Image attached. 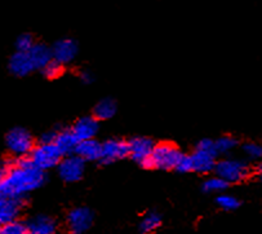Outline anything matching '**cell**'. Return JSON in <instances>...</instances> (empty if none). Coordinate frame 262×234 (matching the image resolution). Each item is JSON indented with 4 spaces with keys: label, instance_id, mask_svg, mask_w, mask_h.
Returning <instances> with one entry per match:
<instances>
[{
    "label": "cell",
    "instance_id": "1",
    "mask_svg": "<svg viewBox=\"0 0 262 234\" xmlns=\"http://www.w3.org/2000/svg\"><path fill=\"white\" fill-rule=\"evenodd\" d=\"M46 183V171L34 166L29 157L17 158L8 163L6 179L0 186V193L11 198L24 199L31 192Z\"/></svg>",
    "mask_w": 262,
    "mask_h": 234
},
{
    "label": "cell",
    "instance_id": "2",
    "mask_svg": "<svg viewBox=\"0 0 262 234\" xmlns=\"http://www.w3.org/2000/svg\"><path fill=\"white\" fill-rule=\"evenodd\" d=\"M214 174L224 179L227 184L243 183L251 176V166L246 161L232 157H225L222 159H217Z\"/></svg>",
    "mask_w": 262,
    "mask_h": 234
},
{
    "label": "cell",
    "instance_id": "3",
    "mask_svg": "<svg viewBox=\"0 0 262 234\" xmlns=\"http://www.w3.org/2000/svg\"><path fill=\"white\" fill-rule=\"evenodd\" d=\"M191 157L192 172H196L200 175H207L209 172L214 171L219 154L214 147V140L203 139L195 146V150Z\"/></svg>",
    "mask_w": 262,
    "mask_h": 234
},
{
    "label": "cell",
    "instance_id": "4",
    "mask_svg": "<svg viewBox=\"0 0 262 234\" xmlns=\"http://www.w3.org/2000/svg\"><path fill=\"white\" fill-rule=\"evenodd\" d=\"M63 154L60 152V149L56 146L54 142H41L36 144L31 150L29 158L33 162L34 166L43 171L56 168L57 164L60 163L62 159Z\"/></svg>",
    "mask_w": 262,
    "mask_h": 234
},
{
    "label": "cell",
    "instance_id": "5",
    "mask_svg": "<svg viewBox=\"0 0 262 234\" xmlns=\"http://www.w3.org/2000/svg\"><path fill=\"white\" fill-rule=\"evenodd\" d=\"M181 154V150L170 142L155 144L151 159H150V168L163 169V171L174 169Z\"/></svg>",
    "mask_w": 262,
    "mask_h": 234
},
{
    "label": "cell",
    "instance_id": "6",
    "mask_svg": "<svg viewBox=\"0 0 262 234\" xmlns=\"http://www.w3.org/2000/svg\"><path fill=\"white\" fill-rule=\"evenodd\" d=\"M6 145L16 158H22L30 155L31 150L35 146V140L26 128L16 127L7 134Z\"/></svg>",
    "mask_w": 262,
    "mask_h": 234
},
{
    "label": "cell",
    "instance_id": "7",
    "mask_svg": "<svg viewBox=\"0 0 262 234\" xmlns=\"http://www.w3.org/2000/svg\"><path fill=\"white\" fill-rule=\"evenodd\" d=\"M154 146L155 142L150 137H132L128 140V157H130V159L140 164L141 167L150 168V159H151Z\"/></svg>",
    "mask_w": 262,
    "mask_h": 234
},
{
    "label": "cell",
    "instance_id": "8",
    "mask_svg": "<svg viewBox=\"0 0 262 234\" xmlns=\"http://www.w3.org/2000/svg\"><path fill=\"white\" fill-rule=\"evenodd\" d=\"M56 168L62 181L69 184L76 183L83 179L85 172V162L73 153V154L63 155Z\"/></svg>",
    "mask_w": 262,
    "mask_h": 234
},
{
    "label": "cell",
    "instance_id": "9",
    "mask_svg": "<svg viewBox=\"0 0 262 234\" xmlns=\"http://www.w3.org/2000/svg\"><path fill=\"white\" fill-rule=\"evenodd\" d=\"M95 221V214L85 206H79L69 211L66 216V225L70 233L84 234L90 230Z\"/></svg>",
    "mask_w": 262,
    "mask_h": 234
},
{
    "label": "cell",
    "instance_id": "10",
    "mask_svg": "<svg viewBox=\"0 0 262 234\" xmlns=\"http://www.w3.org/2000/svg\"><path fill=\"white\" fill-rule=\"evenodd\" d=\"M128 157V141L120 139H108L101 142V163H114Z\"/></svg>",
    "mask_w": 262,
    "mask_h": 234
},
{
    "label": "cell",
    "instance_id": "11",
    "mask_svg": "<svg viewBox=\"0 0 262 234\" xmlns=\"http://www.w3.org/2000/svg\"><path fill=\"white\" fill-rule=\"evenodd\" d=\"M52 48V56H53V60L58 61L62 65H68L71 63L78 56L79 47L74 39L71 38H63L57 40Z\"/></svg>",
    "mask_w": 262,
    "mask_h": 234
},
{
    "label": "cell",
    "instance_id": "12",
    "mask_svg": "<svg viewBox=\"0 0 262 234\" xmlns=\"http://www.w3.org/2000/svg\"><path fill=\"white\" fill-rule=\"evenodd\" d=\"M8 68L9 71H11L14 76H18V78H24V76L30 75L31 73H34V71L36 70L29 51L14 52L13 55L11 56V58H9Z\"/></svg>",
    "mask_w": 262,
    "mask_h": 234
},
{
    "label": "cell",
    "instance_id": "13",
    "mask_svg": "<svg viewBox=\"0 0 262 234\" xmlns=\"http://www.w3.org/2000/svg\"><path fill=\"white\" fill-rule=\"evenodd\" d=\"M100 130V120L95 115H84L79 118L71 127V131L75 135L78 141L88 139H95Z\"/></svg>",
    "mask_w": 262,
    "mask_h": 234
},
{
    "label": "cell",
    "instance_id": "14",
    "mask_svg": "<svg viewBox=\"0 0 262 234\" xmlns=\"http://www.w3.org/2000/svg\"><path fill=\"white\" fill-rule=\"evenodd\" d=\"M29 234H56L58 225L52 216L39 214L26 223Z\"/></svg>",
    "mask_w": 262,
    "mask_h": 234
},
{
    "label": "cell",
    "instance_id": "15",
    "mask_svg": "<svg viewBox=\"0 0 262 234\" xmlns=\"http://www.w3.org/2000/svg\"><path fill=\"white\" fill-rule=\"evenodd\" d=\"M74 154L80 157L84 162H100L101 142L97 139H88L78 141Z\"/></svg>",
    "mask_w": 262,
    "mask_h": 234
},
{
    "label": "cell",
    "instance_id": "16",
    "mask_svg": "<svg viewBox=\"0 0 262 234\" xmlns=\"http://www.w3.org/2000/svg\"><path fill=\"white\" fill-rule=\"evenodd\" d=\"M54 144L63 155L73 154L75 152L78 139L73 134L71 128H61V130H57L54 135Z\"/></svg>",
    "mask_w": 262,
    "mask_h": 234
},
{
    "label": "cell",
    "instance_id": "17",
    "mask_svg": "<svg viewBox=\"0 0 262 234\" xmlns=\"http://www.w3.org/2000/svg\"><path fill=\"white\" fill-rule=\"evenodd\" d=\"M22 208H24V199L7 197L3 207L0 208V224L3 225V224L18 219Z\"/></svg>",
    "mask_w": 262,
    "mask_h": 234
},
{
    "label": "cell",
    "instance_id": "18",
    "mask_svg": "<svg viewBox=\"0 0 262 234\" xmlns=\"http://www.w3.org/2000/svg\"><path fill=\"white\" fill-rule=\"evenodd\" d=\"M29 53H30L31 58H33L36 70H41L53 58V56H52V48L44 43H35L31 47Z\"/></svg>",
    "mask_w": 262,
    "mask_h": 234
},
{
    "label": "cell",
    "instance_id": "19",
    "mask_svg": "<svg viewBox=\"0 0 262 234\" xmlns=\"http://www.w3.org/2000/svg\"><path fill=\"white\" fill-rule=\"evenodd\" d=\"M162 225V216L157 211H149L141 218L137 225L138 234H151Z\"/></svg>",
    "mask_w": 262,
    "mask_h": 234
},
{
    "label": "cell",
    "instance_id": "20",
    "mask_svg": "<svg viewBox=\"0 0 262 234\" xmlns=\"http://www.w3.org/2000/svg\"><path fill=\"white\" fill-rule=\"evenodd\" d=\"M116 110H118V107L113 98H102L95 105L93 115L98 120H108L116 114Z\"/></svg>",
    "mask_w": 262,
    "mask_h": 234
},
{
    "label": "cell",
    "instance_id": "21",
    "mask_svg": "<svg viewBox=\"0 0 262 234\" xmlns=\"http://www.w3.org/2000/svg\"><path fill=\"white\" fill-rule=\"evenodd\" d=\"M229 188V184L225 181L224 179H221L220 176H217L216 174L213 176H208L202 184V189L204 193L213 194V193H224L226 189Z\"/></svg>",
    "mask_w": 262,
    "mask_h": 234
},
{
    "label": "cell",
    "instance_id": "22",
    "mask_svg": "<svg viewBox=\"0 0 262 234\" xmlns=\"http://www.w3.org/2000/svg\"><path fill=\"white\" fill-rule=\"evenodd\" d=\"M214 147L219 155H229L238 147V140L234 136L225 135V136L219 137L214 140Z\"/></svg>",
    "mask_w": 262,
    "mask_h": 234
},
{
    "label": "cell",
    "instance_id": "23",
    "mask_svg": "<svg viewBox=\"0 0 262 234\" xmlns=\"http://www.w3.org/2000/svg\"><path fill=\"white\" fill-rule=\"evenodd\" d=\"M63 71H65V65L60 63L58 61L53 60V58H52V60L49 61L43 69H41L43 75L46 76L47 79H51V80L60 78V76L63 74Z\"/></svg>",
    "mask_w": 262,
    "mask_h": 234
},
{
    "label": "cell",
    "instance_id": "24",
    "mask_svg": "<svg viewBox=\"0 0 262 234\" xmlns=\"http://www.w3.org/2000/svg\"><path fill=\"white\" fill-rule=\"evenodd\" d=\"M216 203L217 206L221 207L222 210L225 211H234L241 206V201L235 196L226 193H220L216 199Z\"/></svg>",
    "mask_w": 262,
    "mask_h": 234
},
{
    "label": "cell",
    "instance_id": "25",
    "mask_svg": "<svg viewBox=\"0 0 262 234\" xmlns=\"http://www.w3.org/2000/svg\"><path fill=\"white\" fill-rule=\"evenodd\" d=\"M242 152L249 161H261L262 159V144H259V142H246L242 146Z\"/></svg>",
    "mask_w": 262,
    "mask_h": 234
},
{
    "label": "cell",
    "instance_id": "26",
    "mask_svg": "<svg viewBox=\"0 0 262 234\" xmlns=\"http://www.w3.org/2000/svg\"><path fill=\"white\" fill-rule=\"evenodd\" d=\"M2 234H29V230L26 223L16 219L2 225Z\"/></svg>",
    "mask_w": 262,
    "mask_h": 234
},
{
    "label": "cell",
    "instance_id": "27",
    "mask_svg": "<svg viewBox=\"0 0 262 234\" xmlns=\"http://www.w3.org/2000/svg\"><path fill=\"white\" fill-rule=\"evenodd\" d=\"M34 44H35V40L31 34H21L16 40V51H30Z\"/></svg>",
    "mask_w": 262,
    "mask_h": 234
},
{
    "label": "cell",
    "instance_id": "28",
    "mask_svg": "<svg viewBox=\"0 0 262 234\" xmlns=\"http://www.w3.org/2000/svg\"><path fill=\"white\" fill-rule=\"evenodd\" d=\"M174 171L180 172V174H189V172H192L191 157H190L189 154H184V153H182L179 162H177Z\"/></svg>",
    "mask_w": 262,
    "mask_h": 234
},
{
    "label": "cell",
    "instance_id": "29",
    "mask_svg": "<svg viewBox=\"0 0 262 234\" xmlns=\"http://www.w3.org/2000/svg\"><path fill=\"white\" fill-rule=\"evenodd\" d=\"M79 78H80L81 83L84 84H91L93 82V74L90 70H83L79 74Z\"/></svg>",
    "mask_w": 262,
    "mask_h": 234
},
{
    "label": "cell",
    "instance_id": "30",
    "mask_svg": "<svg viewBox=\"0 0 262 234\" xmlns=\"http://www.w3.org/2000/svg\"><path fill=\"white\" fill-rule=\"evenodd\" d=\"M7 171H8V163L2 164V166H0V186H2V184H3L4 179H6Z\"/></svg>",
    "mask_w": 262,
    "mask_h": 234
},
{
    "label": "cell",
    "instance_id": "31",
    "mask_svg": "<svg viewBox=\"0 0 262 234\" xmlns=\"http://www.w3.org/2000/svg\"><path fill=\"white\" fill-rule=\"evenodd\" d=\"M6 199H7V197L4 196L3 193H0V208L3 207V204H4V202H6Z\"/></svg>",
    "mask_w": 262,
    "mask_h": 234
},
{
    "label": "cell",
    "instance_id": "32",
    "mask_svg": "<svg viewBox=\"0 0 262 234\" xmlns=\"http://www.w3.org/2000/svg\"><path fill=\"white\" fill-rule=\"evenodd\" d=\"M257 171H258V177H259V180H261V183H262V162L259 163L258 169H257Z\"/></svg>",
    "mask_w": 262,
    "mask_h": 234
},
{
    "label": "cell",
    "instance_id": "33",
    "mask_svg": "<svg viewBox=\"0 0 262 234\" xmlns=\"http://www.w3.org/2000/svg\"><path fill=\"white\" fill-rule=\"evenodd\" d=\"M0 234H2V224H0Z\"/></svg>",
    "mask_w": 262,
    "mask_h": 234
}]
</instances>
